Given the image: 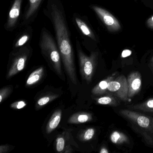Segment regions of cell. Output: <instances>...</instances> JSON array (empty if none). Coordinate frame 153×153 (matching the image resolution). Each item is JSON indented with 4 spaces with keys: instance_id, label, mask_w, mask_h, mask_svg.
Wrapping results in <instances>:
<instances>
[{
    "instance_id": "1",
    "label": "cell",
    "mask_w": 153,
    "mask_h": 153,
    "mask_svg": "<svg viewBox=\"0 0 153 153\" xmlns=\"http://www.w3.org/2000/svg\"><path fill=\"white\" fill-rule=\"evenodd\" d=\"M50 19L56 35L57 45L68 76L74 85L77 84V75L74 54L64 7L60 0H48L44 10Z\"/></svg>"
},
{
    "instance_id": "2",
    "label": "cell",
    "mask_w": 153,
    "mask_h": 153,
    "mask_svg": "<svg viewBox=\"0 0 153 153\" xmlns=\"http://www.w3.org/2000/svg\"><path fill=\"white\" fill-rule=\"evenodd\" d=\"M39 45L43 54L49 60L57 74L62 76V58L59 47L51 34L45 27L41 31Z\"/></svg>"
},
{
    "instance_id": "3",
    "label": "cell",
    "mask_w": 153,
    "mask_h": 153,
    "mask_svg": "<svg viewBox=\"0 0 153 153\" xmlns=\"http://www.w3.org/2000/svg\"><path fill=\"white\" fill-rule=\"evenodd\" d=\"M76 42L77 52L80 67V73L82 78L85 79L88 83H89L91 81L94 73L97 53L93 52L91 53L90 56H87L81 50L79 42L78 40Z\"/></svg>"
},
{
    "instance_id": "4",
    "label": "cell",
    "mask_w": 153,
    "mask_h": 153,
    "mask_svg": "<svg viewBox=\"0 0 153 153\" xmlns=\"http://www.w3.org/2000/svg\"><path fill=\"white\" fill-rule=\"evenodd\" d=\"M30 52L29 47L25 45L19 48L14 53L12 65L7 75V79L11 77L25 68Z\"/></svg>"
},
{
    "instance_id": "5",
    "label": "cell",
    "mask_w": 153,
    "mask_h": 153,
    "mask_svg": "<svg viewBox=\"0 0 153 153\" xmlns=\"http://www.w3.org/2000/svg\"><path fill=\"white\" fill-rule=\"evenodd\" d=\"M91 8L95 12L108 31L115 32L121 29V25L118 19L109 11L96 6H91Z\"/></svg>"
},
{
    "instance_id": "6",
    "label": "cell",
    "mask_w": 153,
    "mask_h": 153,
    "mask_svg": "<svg viewBox=\"0 0 153 153\" xmlns=\"http://www.w3.org/2000/svg\"><path fill=\"white\" fill-rule=\"evenodd\" d=\"M23 0H14L9 13L5 28L7 31H12L16 27L21 12Z\"/></svg>"
},
{
    "instance_id": "7",
    "label": "cell",
    "mask_w": 153,
    "mask_h": 153,
    "mask_svg": "<svg viewBox=\"0 0 153 153\" xmlns=\"http://www.w3.org/2000/svg\"><path fill=\"white\" fill-rule=\"evenodd\" d=\"M43 0H28L27 7L23 17V25H27L33 20Z\"/></svg>"
},
{
    "instance_id": "8",
    "label": "cell",
    "mask_w": 153,
    "mask_h": 153,
    "mask_svg": "<svg viewBox=\"0 0 153 153\" xmlns=\"http://www.w3.org/2000/svg\"><path fill=\"white\" fill-rule=\"evenodd\" d=\"M73 19L77 27L84 36L89 37L94 41H97L96 37L94 32L84 19L77 15H74Z\"/></svg>"
},
{
    "instance_id": "9",
    "label": "cell",
    "mask_w": 153,
    "mask_h": 153,
    "mask_svg": "<svg viewBox=\"0 0 153 153\" xmlns=\"http://www.w3.org/2000/svg\"><path fill=\"white\" fill-rule=\"evenodd\" d=\"M33 34V29L28 27L25 31L20 34L15 41L14 48H20L25 46L29 42Z\"/></svg>"
},
{
    "instance_id": "10",
    "label": "cell",
    "mask_w": 153,
    "mask_h": 153,
    "mask_svg": "<svg viewBox=\"0 0 153 153\" xmlns=\"http://www.w3.org/2000/svg\"><path fill=\"white\" fill-rule=\"evenodd\" d=\"M61 116V110H57L53 113L46 126V131L47 133H51L58 127L60 122Z\"/></svg>"
},
{
    "instance_id": "11",
    "label": "cell",
    "mask_w": 153,
    "mask_h": 153,
    "mask_svg": "<svg viewBox=\"0 0 153 153\" xmlns=\"http://www.w3.org/2000/svg\"><path fill=\"white\" fill-rule=\"evenodd\" d=\"M92 119V116L90 114L87 113H79L73 114L68 120V122L70 123H84L89 121Z\"/></svg>"
},
{
    "instance_id": "12",
    "label": "cell",
    "mask_w": 153,
    "mask_h": 153,
    "mask_svg": "<svg viewBox=\"0 0 153 153\" xmlns=\"http://www.w3.org/2000/svg\"><path fill=\"white\" fill-rule=\"evenodd\" d=\"M44 71V68L41 67L32 72L27 80V85H32L38 82L42 79Z\"/></svg>"
},
{
    "instance_id": "13",
    "label": "cell",
    "mask_w": 153,
    "mask_h": 153,
    "mask_svg": "<svg viewBox=\"0 0 153 153\" xmlns=\"http://www.w3.org/2000/svg\"><path fill=\"white\" fill-rule=\"evenodd\" d=\"M108 82L107 80L101 81L98 85L93 88L92 93L94 94H100L103 93L105 89H107Z\"/></svg>"
},
{
    "instance_id": "14",
    "label": "cell",
    "mask_w": 153,
    "mask_h": 153,
    "mask_svg": "<svg viewBox=\"0 0 153 153\" xmlns=\"http://www.w3.org/2000/svg\"><path fill=\"white\" fill-rule=\"evenodd\" d=\"M141 85V80L139 77L134 78L131 81H130V92L135 93L139 89Z\"/></svg>"
},
{
    "instance_id": "15",
    "label": "cell",
    "mask_w": 153,
    "mask_h": 153,
    "mask_svg": "<svg viewBox=\"0 0 153 153\" xmlns=\"http://www.w3.org/2000/svg\"><path fill=\"white\" fill-rule=\"evenodd\" d=\"M122 88V84L118 81H110L108 82L107 89L111 92H117Z\"/></svg>"
},
{
    "instance_id": "16",
    "label": "cell",
    "mask_w": 153,
    "mask_h": 153,
    "mask_svg": "<svg viewBox=\"0 0 153 153\" xmlns=\"http://www.w3.org/2000/svg\"><path fill=\"white\" fill-rule=\"evenodd\" d=\"M137 122L140 127L146 128L149 126L150 121L147 117L144 116H140L137 119Z\"/></svg>"
},
{
    "instance_id": "17",
    "label": "cell",
    "mask_w": 153,
    "mask_h": 153,
    "mask_svg": "<svg viewBox=\"0 0 153 153\" xmlns=\"http://www.w3.org/2000/svg\"><path fill=\"white\" fill-rule=\"evenodd\" d=\"M65 141L64 138L59 137L56 140V149L59 152H61L64 150Z\"/></svg>"
},
{
    "instance_id": "18",
    "label": "cell",
    "mask_w": 153,
    "mask_h": 153,
    "mask_svg": "<svg viewBox=\"0 0 153 153\" xmlns=\"http://www.w3.org/2000/svg\"><path fill=\"white\" fill-rule=\"evenodd\" d=\"M95 131L94 129L90 128L88 129L84 132V135H83L82 138L84 140H88L91 139L94 137V134Z\"/></svg>"
},
{
    "instance_id": "19",
    "label": "cell",
    "mask_w": 153,
    "mask_h": 153,
    "mask_svg": "<svg viewBox=\"0 0 153 153\" xmlns=\"http://www.w3.org/2000/svg\"><path fill=\"white\" fill-rule=\"evenodd\" d=\"M26 105V103L25 102L22 101L13 103L10 106L11 108H14V109H21L25 107Z\"/></svg>"
},
{
    "instance_id": "20",
    "label": "cell",
    "mask_w": 153,
    "mask_h": 153,
    "mask_svg": "<svg viewBox=\"0 0 153 153\" xmlns=\"http://www.w3.org/2000/svg\"><path fill=\"white\" fill-rule=\"evenodd\" d=\"M10 92V90L9 88H4L1 90L0 91V102L1 103L2 101L7 96Z\"/></svg>"
},
{
    "instance_id": "21",
    "label": "cell",
    "mask_w": 153,
    "mask_h": 153,
    "mask_svg": "<svg viewBox=\"0 0 153 153\" xmlns=\"http://www.w3.org/2000/svg\"><path fill=\"white\" fill-rule=\"evenodd\" d=\"M112 102V99L111 97H101L97 100L98 103L102 105H107L111 103Z\"/></svg>"
},
{
    "instance_id": "22",
    "label": "cell",
    "mask_w": 153,
    "mask_h": 153,
    "mask_svg": "<svg viewBox=\"0 0 153 153\" xmlns=\"http://www.w3.org/2000/svg\"><path fill=\"white\" fill-rule=\"evenodd\" d=\"M51 97H44L38 100L37 104L40 106H42L48 103L51 101Z\"/></svg>"
},
{
    "instance_id": "23",
    "label": "cell",
    "mask_w": 153,
    "mask_h": 153,
    "mask_svg": "<svg viewBox=\"0 0 153 153\" xmlns=\"http://www.w3.org/2000/svg\"><path fill=\"white\" fill-rule=\"evenodd\" d=\"M121 138L120 134L118 131H114L111 136V140L114 143H117Z\"/></svg>"
},
{
    "instance_id": "24",
    "label": "cell",
    "mask_w": 153,
    "mask_h": 153,
    "mask_svg": "<svg viewBox=\"0 0 153 153\" xmlns=\"http://www.w3.org/2000/svg\"><path fill=\"white\" fill-rule=\"evenodd\" d=\"M143 106H146V109L153 111V99L149 100Z\"/></svg>"
},
{
    "instance_id": "25",
    "label": "cell",
    "mask_w": 153,
    "mask_h": 153,
    "mask_svg": "<svg viewBox=\"0 0 153 153\" xmlns=\"http://www.w3.org/2000/svg\"><path fill=\"white\" fill-rule=\"evenodd\" d=\"M131 54V51L129 50H125L122 53V57L123 58H126L130 56Z\"/></svg>"
},
{
    "instance_id": "26",
    "label": "cell",
    "mask_w": 153,
    "mask_h": 153,
    "mask_svg": "<svg viewBox=\"0 0 153 153\" xmlns=\"http://www.w3.org/2000/svg\"><path fill=\"white\" fill-rule=\"evenodd\" d=\"M146 24L149 28L153 29V16L148 19Z\"/></svg>"
},
{
    "instance_id": "27",
    "label": "cell",
    "mask_w": 153,
    "mask_h": 153,
    "mask_svg": "<svg viewBox=\"0 0 153 153\" xmlns=\"http://www.w3.org/2000/svg\"><path fill=\"white\" fill-rule=\"evenodd\" d=\"M101 153H108V151H107V149H101V151H100Z\"/></svg>"
}]
</instances>
